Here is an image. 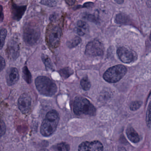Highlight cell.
<instances>
[{"mask_svg": "<svg viewBox=\"0 0 151 151\" xmlns=\"http://www.w3.org/2000/svg\"><path fill=\"white\" fill-rule=\"evenodd\" d=\"M60 121L58 112L52 110L47 114L40 127V132L45 137H49L56 130Z\"/></svg>", "mask_w": 151, "mask_h": 151, "instance_id": "cell-1", "label": "cell"}, {"mask_svg": "<svg viewBox=\"0 0 151 151\" xmlns=\"http://www.w3.org/2000/svg\"><path fill=\"white\" fill-rule=\"evenodd\" d=\"M35 84L39 92L45 96L52 97L57 91L56 84L47 77L40 76L35 80Z\"/></svg>", "mask_w": 151, "mask_h": 151, "instance_id": "cell-2", "label": "cell"}, {"mask_svg": "<svg viewBox=\"0 0 151 151\" xmlns=\"http://www.w3.org/2000/svg\"><path fill=\"white\" fill-rule=\"evenodd\" d=\"M73 111L77 115L84 114L93 116L96 113V109L87 99L78 97L74 100Z\"/></svg>", "mask_w": 151, "mask_h": 151, "instance_id": "cell-3", "label": "cell"}, {"mask_svg": "<svg viewBox=\"0 0 151 151\" xmlns=\"http://www.w3.org/2000/svg\"><path fill=\"white\" fill-rule=\"evenodd\" d=\"M40 31L39 27L32 23L26 24L23 30V39L29 45H35L39 40Z\"/></svg>", "mask_w": 151, "mask_h": 151, "instance_id": "cell-4", "label": "cell"}, {"mask_svg": "<svg viewBox=\"0 0 151 151\" xmlns=\"http://www.w3.org/2000/svg\"><path fill=\"white\" fill-rule=\"evenodd\" d=\"M127 68L122 65H117L107 70L103 75V78L109 83H115L120 81L126 74Z\"/></svg>", "mask_w": 151, "mask_h": 151, "instance_id": "cell-5", "label": "cell"}, {"mask_svg": "<svg viewBox=\"0 0 151 151\" xmlns=\"http://www.w3.org/2000/svg\"><path fill=\"white\" fill-rule=\"evenodd\" d=\"M104 47L103 45L97 40L89 42L86 48L85 53L91 57H99L104 54Z\"/></svg>", "mask_w": 151, "mask_h": 151, "instance_id": "cell-6", "label": "cell"}, {"mask_svg": "<svg viewBox=\"0 0 151 151\" xmlns=\"http://www.w3.org/2000/svg\"><path fill=\"white\" fill-rule=\"evenodd\" d=\"M118 58L124 63H130L137 59L136 52L125 47H121L117 50Z\"/></svg>", "mask_w": 151, "mask_h": 151, "instance_id": "cell-7", "label": "cell"}, {"mask_svg": "<svg viewBox=\"0 0 151 151\" xmlns=\"http://www.w3.org/2000/svg\"><path fill=\"white\" fill-rule=\"evenodd\" d=\"M62 37V31L59 26H55L51 29L48 37V43L52 48L58 47Z\"/></svg>", "mask_w": 151, "mask_h": 151, "instance_id": "cell-8", "label": "cell"}, {"mask_svg": "<svg viewBox=\"0 0 151 151\" xmlns=\"http://www.w3.org/2000/svg\"><path fill=\"white\" fill-rule=\"evenodd\" d=\"M31 97L28 93H23L18 99V108L21 112L24 114L29 112L31 107Z\"/></svg>", "mask_w": 151, "mask_h": 151, "instance_id": "cell-9", "label": "cell"}, {"mask_svg": "<svg viewBox=\"0 0 151 151\" xmlns=\"http://www.w3.org/2000/svg\"><path fill=\"white\" fill-rule=\"evenodd\" d=\"M78 151H103V146L100 141H85L81 143L78 148Z\"/></svg>", "mask_w": 151, "mask_h": 151, "instance_id": "cell-10", "label": "cell"}, {"mask_svg": "<svg viewBox=\"0 0 151 151\" xmlns=\"http://www.w3.org/2000/svg\"><path fill=\"white\" fill-rule=\"evenodd\" d=\"M7 54L11 60H15L18 58L20 54L19 45L16 41L11 40L7 45Z\"/></svg>", "mask_w": 151, "mask_h": 151, "instance_id": "cell-11", "label": "cell"}, {"mask_svg": "<svg viewBox=\"0 0 151 151\" xmlns=\"http://www.w3.org/2000/svg\"><path fill=\"white\" fill-rule=\"evenodd\" d=\"M19 74L18 70L15 68H10L6 75L7 83L9 86H13L16 83L19 79Z\"/></svg>", "mask_w": 151, "mask_h": 151, "instance_id": "cell-12", "label": "cell"}, {"mask_svg": "<svg viewBox=\"0 0 151 151\" xmlns=\"http://www.w3.org/2000/svg\"><path fill=\"white\" fill-rule=\"evenodd\" d=\"M11 9L13 19L16 21H19L24 14L27 6H18L13 3L11 5Z\"/></svg>", "mask_w": 151, "mask_h": 151, "instance_id": "cell-13", "label": "cell"}, {"mask_svg": "<svg viewBox=\"0 0 151 151\" xmlns=\"http://www.w3.org/2000/svg\"><path fill=\"white\" fill-rule=\"evenodd\" d=\"M89 30V26L86 22L78 21L75 28L76 33L80 36H84Z\"/></svg>", "mask_w": 151, "mask_h": 151, "instance_id": "cell-14", "label": "cell"}, {"mask_svg": "<svg viewBox=\"0 0 151 151\" xmlns=\"http://www.w3.org/2000/svg\"><path fill=\"white\" fill-rule=\"evenodd\" d=\"M126 134L129 139L132 143H137L139 142V137L137 132L132 127H129L126 131Z\"/></svg>", "mask_w": 151, "mask_h": 151, "instance_id": "cell-15", "label": "cell"}, {"mask_svg": "<svg viewBox=\"0 0 151 151\" xmlns=\"http://www.w3.org/2000/svg\"><path fill=\"white\" fill-rule=\"evenodd\" d=\"M129 17L125 14H119L116 16L115 22L118 24H127L129 22Z\"/></svg>", "mask_w": 151, "mask_h": 151, "instance_id": "cell-16", "label": "cell"}, {"mask_svg": "<svg viewBox=\"0 0 151 151\" xmlns=\"http://www.w3.org/2000/svg\"><path fill=\"white\" fill-rule=\"evenodd\" d=\"M59 73L63 78L66 79L68 78L71 75H73L74 73V70L71 68L68 67V68H65L61 69L59 71Z\"/></svg>", "mask_w": 151, "mask_h": 151, "instance_id": "cell-17", "label": "cell"}, {"mask_svg": "<svg viewBox=\"0 0 151 151\" xmlns=\"http://www.w3.org/2000/svg\"><path fill=\"white\" fill-rule=\"evenodd\" d=\"M53 150L54 151H69L70 146L67 143L62 142L54 146Z\"/></svg>", "mask_w": 151, "mask_h": 151, "instance_id": "cell-18", "label": "cell"}, {"mask_svg": "<svg viewBox=\"0 0 151 151\" xmlns=\"http://www.w3.org/2000/svg\"><path fill=\"white\" fill-rule=\"evenodd\" d=\"M41 58H42V60L45 66L46 69L47 70H53L52 63L48 56L46 55L42 54Z\"/></svg>", "mask_w": 151, "mask_h": 151, "instance_id": "cell-19", "label": "cell"}, {"mask_svg": "<svg viewBox=\"0 0 151 151\" xmlns=\"http://www.w3.org/2000/svg\"><path fill=\"white\" fill-rule=\"evenodd\" d=\"M22 74L24 80L28 83H31L32 81V76L30 72L26 66L24 67L23 68Z\"/></svg>", "mask_w": 151, "mask_h": 151, "instance_id": "cell-20", "label": "cell"}, {"mask_svg": "<svg viewBox=\"0 0 151 151\" xmlns=\"http://www.w3.org/2000/svg\"><path fill=\"white\" fill-rule=\"evenodd\" d=\"M80 85L84 91H88L91 88V83L87 76L85 77L81 80Z\"/></svg>", "mask_w": 151, "mask_h": 151, "instance_id": "cell-21", "label": "cell"}, {"mask_svg": "<svg viewBox=\"0 0 151 151\" xmlns=\"http://www.w3.org/2000/svg\"><path fill=\"white\" fill-rule=\"evenodd\" d=\"M7 33V31L6 29H2L0 30V50L2 49L5 44Z\"/></svg>", "mask_w": 151, "mask_h": 151, "instance_id": "cell-22", "label": "cell"}, {"mask_svg": "<svg viewBox=\"0 0 151 151\" xmlns=\"http://www.w3.org/2000/svg\"><path fill=\"white\" fill-rule=\"evenodd\" d=\"M81 42V38L79 37H76L73 39L68 42V46L69 48H74V47L77 46Z\"/></svg>", "mask_w": 151, "mask_h": 151, "instance_id": "cell-23", "label": "cell"}, {"mask_svg": "<svg viewBox=\"0 0 151 151\" xmlns=\"http://www.w3.org/2000/svg\"><path fill=\"white\" fill-rule=\"evenodd\" d=\"M83 18L94 23H98L99 22V19L98 17L94 15L91 14H84L83 15Z\"/></svg>", "mask_w": 151, "mask_h": 151, "instance_id": "cell-24", "label": "cell"}, {"mask_svg": "<svg viewBox=\"0 0 151 151\" xmlns=\"http://www.w3.org/2000/svg\"><path fill=\"white\" fill-rule=\"evenodd\" d=\"M151 103H149L147 111L146 121L147 124L149 128L151 127Z\"/></svg>", "mask_w": 151, "mask_h": 151, "instance_id": "cell-25", "label": "cell"}, {"mask_svg": "<svg viewBox=\"0 0 151 151\" xmlns=\"http://www.w3.org/2000/svg\"><path fill=\"white\" fill-rule=\"evenodd\" d=\"M142 103L140 101H133L130 105V109L132 111H136L140 107Z\"/></svg>", "mask_w": 151, "mask_h": 151, "instance_id": "cell-26", "label": "cell"}, {"mask_svg": "<svg viewBox=\"0 0 151 151\" xmlns=\"http://www.w3.org/2000/svg\"><path fill=\"white\" fill-rule=\"evenodd\" d=\"M40 4L45 6L49 7H54L56 6L57 1H40Z\"/></svg>", "mask_w": 151, "mask_h": 151, "instance_id": "cell-27", "label": "cell"}, {"mask_svg": "<svg viewBox=\"0 0 151 151\" xmlns=\"http://www.w3.org/2000/svg\"><path fill=\"white\" fill-rule=\"evenodd\" d=\"M6 125L2 120H0V138L2 137L6 133Z\"/></svg>", "mask_w": 151, "mask_h": 151, "instance_id": "cell-28", "label": "cell"}, {"mask_svg": "<svg viewBox=\"0 0 151 151\" xmlns=\"http://www.w3.org/2000/svg\"><path fill=\"white\" fill-rule=\"evenodd\" d=\"M6 67V61L4 58L0 55V71H2Z\"/></svg>", "mask_w": 151, "mask_h": 151, "instance_id": "cell-29", "label": "cell"}, {"mask_svg": "<svg viewBox=\"0 0 151 151\" xmlns=\"http://www.w3.org/2000/svg\"><path fill=\"white\" fill-rule=\"evenodd\" d=\"M93 6V3L92 2H87V3H85L83 6V8H92Z\"/></svg>", "mask_w": 151, "mask_h": 151, "instance_id": "cell-30", "label": "cell"}, {"mask_svg": "<svg viewBox=\"0 0 151 151\" xmlns=\"http://www.w3.org/2000/svg\"><path fill=\"white\" fill-rule=\"evenodd\" d=\"M4 19V14H3V8L2 6L0 5V21L2 22Z\"/></svg>", "mask_w": 151, "mask_h": 151, "instance_id": "cell-31", "label": "cell"}, {"mask_svg": "<svg viewBox=\"0 0 151 151\" xmlns=\"http://www.w3.org/2000/svg\"><path fill=\"white\" fill-rule=\"evenodd\" d=\"M76 2V1H74V0H67V1H66V3L69 6H73V5L75 4Z\"/></svg>", "mask_w": 151, "mask_h": 151, "instance_id": "cell-32", "label": "cell"}, {"mask_svg": "<svg viewBox=\"0 0 151 151\" xmlns=\"http://www.w3.org/2000/svg\"><path fill=\"white\" fill-rule=\"evenodd\" d=\"M124 1H122V0H116L115 1V2H116L117 4H122L124 2Z\"/></svg>", "mask_w": 151, "mask_h": 151, "instance_id": "cell-33", "label": "cell"}, {"mask_svg": "<svg viewBox=\"0 0 151 151\" xmlns=\"http://www.w3.org/2000/svg\"><path fill=\"white\" fill-rule=\"evenodd\" d=\"M40 151H49L47 149H43L42 150H40Z\"/></svg>", "mask_w": 151, "mask_h": 151, "instance_id": "cell-34", "label": "cell"}, {"mask_svg": "<svg viewBox=\"0 0 151 151\" xmlns=\"http://www.w3.org/2000/svg\"><path fill=\"white\" fill-rule=\"evenodd\" d=\"M0 151H1V150H0Z\"/></svg>", "mask_w": 151, "mask_h": 151, "instance_id": "cell-35", "label": "cell"}]
</instances>
